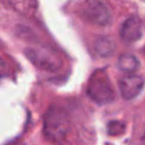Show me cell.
<instances>
[{
    "instance_id": "cell-5",
    "label": "cell",
    "mask_w": 145,
    "mask_h": 145,
    "mask_svg": "<svg viewBox=\"0 0 145 145\" xmlns=\"http://www.w3.org/2000/svg\"><path fill=\"white\" fill-rule=\"evenodd\" d=\"M84 17L98 26H106L110 21V13L101 2L94 0L87 3L83 9Z\"/></svg>"
},
{
    "instance_id": "cell-3",
    "label": "cell",
    "mask_w": 145,
    "mask_h": 145,
    "mask_svg": "<svg viewBox=\"0 0 145 145\" xmlns=\"http://www.w3.org/2000/svg\"><path fill=\"white\" fill-rule=\"evenodd\" d=\"M26 58L38 69L47 72H56L62 67V60L55 53L42 48H27L25 50Z\"/></svg>"
},
{
    "instance_id": "cell-1",
    "label": "cell",
    "mask_w": 145,
    "mask_h": 145,
    "mask_svg": "<svg viewBox=\"0 0 145 145\" xmlns=\"http://www.w3.org/2000/svg\"><path fill=\"white\" fill-rule=\"evenodd\" d=\"M71 130V121L67 113L59 108L52 107L43 118L42 132L45 138L53 144H61Z\"/></svg>"
},
{
    "instance_id": "cell-10",
    "label": "cell",
    "mask_w": 145,
    "mask_h": 145,
    "mask_svg": "<svg viewBox=\"0 0 145 145\" xmlns=\"http://www.w3.org/2000/svg\"><path fill=\"white\" fill-rule=\"evenodd\" d=\"M3 68V60L0 58V68ZM1 70V69H0Z\"/></svg>"
},
{
    "instance_id": "cell-11",
    "label": "cell",
    "mask_w": 145,
    "mask_h": 145,
    "mask_svg": "<svg viewBox=\"0 0 145 145\" xmlns=\"http://www.w3.org/2000/svg\"><path fill=\"white\" fill-rule=\"evenodd\" d=\"M19 145H22V144H19Z\"/></svg>"
},
{
    "instance_id": "cell-7",
    "label": "cell",
    "mask_w": 145,
    "mask_h": 145,
    "mask_svg": "<svg viewBox=\"0 0 145 145\" xmlns=\"http://www.w3.org/2000/svg\"><path fill=\"white\" fill-rule=\"evenodd\" d=\"M118 68L127 74L135 73L140 68V61L133 54H122L118 59Z\"/></svg>"
},
{
    "instance_id": "cell-9",
    "label": "cell",
    "mask_w": 145,
    "mask_h": 145,
    "mask_svg": "<svg viewBox=\"0 0 145 145\" xmlns=\"http://www.w3.org/2000/svg\"><path fill=\"white\" fill-rule=\"evenodd\" d=\"M108 133L110 136H120L124 133L126 130V125L121 121H113L108 125Z\"/></svg>"
},
{
    "instance_id": "cell-8",
    "label": "cell",
    "mask_w": 145,
    "mask_h": 145,
    "mask_svg": "<svg viewBox=\"0 0 145 145\" xmlns=\"http://www.w3.org/2000/svg\"><path fill=\"white\" fill-rule=\"evenodd\" d=\"M94 50L99 56L106 58L114 54L116 46L111 39L106 37H100L94 44Z\"/></svg>"
},
{
    "instance_id": "cell-2",
    "label": "cell",
    "mask_w": 145,
    "mask_h": 145,
    "mask_svg": "<svg viewBox=\"0 0 145 145\" xmlns=\"http://www.w3.org/2000/svg\"><path fill=\"white\" fill-rule=\"evenodd\" d=\"M88 94L93 102L100 105L110 103L115 100L116 93L105 72L99 70L92 75L88 85Z\"/></svg>"
},
{
    "instance_id": "cell-6",
    "label": "cell",
    "mask_w": 145,
    "mask_h": 145,
    "mask_svg": "<svg viewBox=\"0 0 145 145\" xmlns=\"http://www.w3.org/2000/svg\"><path fill=\"white\" fill-rule=\"evenodd\" d=\"M121 37L127 43H134L143 35V23L138 17H130L125 21L121 28Z\"/></svg>"
},
{
    "instance_id": "cell-4",
    "label": "cell",
    "mask_w": 145,
    "mask_h": 145,
    "mask_svg": "<svg viewBox=\"0 0 145 145\" xmlns=\"http://www.w3.org/2000/svg\"><path fill=\"white\" fill-rule=\"evenodd\" d=\"M144 85V77L136 73L126 74L119 80V90L124 100L135 99L143 91Z\"/></svg>"
}]
</instances>
